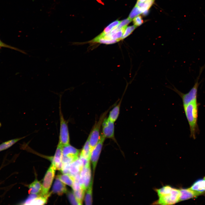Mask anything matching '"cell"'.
<instances>
[{
  "mask_svg": "<svg viewBox=\"0 0 205 205\" xmlns=\"http://www.w3.org/2000/svg\"><path fill=\"white\" fill-rule=\"evenodd\" d=\"M154 0H149L143 3L137 2L136 5L140 8L143 13L145 11H148L152 5Z\"/></svg>",
  "mask_w": 205,
  "mask_h": 205,
  "instance_id": "24",
  "label": "cell"
},
{
  "mask_svg": "<svg viewBox=\"0 0 205 205\" xmlns=\"http://www.w3.org/2000/svg\"><path fill=\"white\" fill-rule=\"evenodd\" d=\"M38 195L36 194H30L28 197L24 201L20 204L23 205H30L31 203Z\"/></svg>",
  "mask_w": 205,
  "mask_h": 205,
  "instance_id": "32",
  "label": "cell"
},
{
  "mask_svg": "<svg viewBox=\"0 0 205 205\" xmlns=\"http://www.w3.org/2000/svg\"><path fill=\"white\" fill-rule=\"evenodd\" d=\"M143 20L142 17L139 15L133 19V22L134 25L136 26H138L141 25L143 23Z\"/></svg>",
  "mask_w": 205,
  "mask_h": 205,
  "instance_id": "34",
  "label": "cell"
},
{
  "mask_svg": "<svg viewBox=\"0 0 205 205\" xmlns=\"http://www.w3.org/2000/svg\"><path fill=\"white\" fill-rule=\"evenodd\" d=\"M63 146L58 143L55 155L53 158L52 163L56 169L61 171L63 164L62 162L63 157L62 149Z\"/></svg>",
  "mask_w": 205,
  "mask_h": 205,
  "instance_id": "10",
  "label": "cell"
},
{
  "mask_svg": "<svg viewBox=\"0 0 205 205\" xmlns=\"http://www.w3.org/2000/svg\"><path fill=\"white\" fill-rule=\"evenodd\" d=\"M7 48L9 49L14 50H15L20 52L23 54H27L24 51L19 49L17 48L11 46L9 45H8L5 43L3 42L1 40H0V48Z\"/></svg>",
  "mask_w": 205,
  "mask_h": 205,
  "instance_id": "31",
  "label": "cell"
},
{
  "mask_svg": "<svg viewBox=\"0 0 205 205\" xmlns=\"http://www.w3.org/2000/svg\"><path fill=\"white\" fill-rule=\"evenodd\" d=\"M51 193H48L45 196L40 195L34 199L30 205H41L45 204L47 202L48 197L50 196Z\"/></svg>",
  "mask_w": 205,
  "mask_h": 205,
  "instance_id": "21",
  "label": "cell"
},
{
  "mask_svg": "<svg viewBox=\"0 0 205 205\" xmlns=\"http://www.w3.org/2000/svg\"><path fill=\"white\" fill-rule=\"evenodd\" d=\"M142 13L143 12L140 8L136 5L130 13L128 18L132 20L135 17Z\"/></svg>",
  "mask_w": 205,
  "mask_h": 205,
  "instance_id": "26",
  "label": "cell"
},
{
  "mask_svg": "<svg viewBox=\"0 0 205 205\" xmlns=\"http://www.w3.org/2000/svg\"><path fill=\"white\" fill-rule=\"evenodd\" d=\"M120 21L116 20L111 23L105 28L102 33L106 34L109 33L114 28L119 24Z\"/></svg>",
  "mask_w": 205,
  "mask_h": 205,
  "instance_id": "27",
  "label": "cell"
},
{
  "mask_svg": "<svg viewBox=\"0 0 205 205\" xmlns=\"http://www.w3.org/2000/svg\"><path fill=\"white\" fill-rule=\"evenodd\" d=\"M28 187L29 193L37 194L41 190L42 184L36 179L32 183L28 185Z\"/></svg>",
  "mask_w": 205,
  "mask_h": 205,
  "instance_id": "17",
  "label": "cell"
},
{
  "mask_svg": "<svg viewBox=\"0 0 205 205\" xmlns=\"http://www.w3.org/2000/svg\"><path fill=\"white\" fill-rule=\"evenodd\" d=\"M148 0H138L137 2H138L141 3H143Z\"/></svg>",
  "mask_w": 205,
  "mask_h": 205,
  "instance_id": "36",
  "label": "cell"
},
{
  "mask_svg": "<svg viewBox=\"0 0 205 205\" xmlns=\"http://www.w3.org/2000/svg\"><path fill=\"white\" fill-rule=\"evenodd\" d=\"M114 105L110 107L108 109L102 113L100 116L98 121H96L93 125L88 138L90 145L91 153L99 140L100 136V128L103 121L106 117L110 109Z\"/></svg>",
  "mask_w": 205,
  "mask_h": 205,
  "instance_id": "2",
  "label": "cell"
},
{
  "mask_svg": "<svg viewBox=\"0 0 205 205\" xmlns=\"http://www.w3.org/2000/svg\"><path fill=\"white\" fill-rule=\"evenodd\" d=\"M85 190L82 188L77 190H74L73 193L80 205L82 204Z\"/></svg>",
  "mask_w": 205,
  "mask_h": 205,
  "instance_id": "25",
  "label": "cell"
},
{
  "mask_svg": "<svg viewBox=\"0 0 205 205\" xmlns=\"http://www.w3.org/2000/svg\"><path fill=\"white\" fill-rule=\"evenodd\" d=\"M56 170V167L52 163L44 177L40 195L45 196L48 193L54 177Z\"/></svg>",
  "mask_w": 205,
  "mask_h": 205,
  "instance_id": "6",
  "label": "cell"
},
{
  "mask_svg": "<svg viewBox=\"0 0 205 205\" xmlns=\"http://www.w3.org/2000/svg\"><path fill=\"white\" fill-rule=\"evenodd\" d=\"M199 76L196 79L193 87L187 93L184 94L181 92L174 87L173 89H172L173 90L177 93L181 98L183 106L186 105L192 101L197 100L198 89L199 86Z\"/></svg>",
  "mask_w": 205,
  "mask_h": 205,
  "instance_id": "5",
  "label": "cell"
},
{
  "mask_svg": "<svg viewBox=\"0 0 205 205\" xmlns=\"http://www.w3.org/2000/svg\"><path fill=\"white\" fill-rule=\"evenodd\" d=\"M119 40H108L100 37L98 36L88 42L91 43H100L106 44H111L117 42Z\"/></svg>",
  "mask_w": 205,
  "mask_h": 205,
  "instance_id": "23",
  "label": "cell"
},
{
  "mask_svg": "<svg viewBox=\"0 0 205 205\" xmlns=\"http://www.w3.org/2000/svg\"><path fill=\"white\" fill-rule=\"evenodd\" d=\"M52 192L59 196L62 195L67 192L65 184L61 181L57 176L53 186Z\"/></svg>",
  "mask_w": 205,
  "mask_h": 205,
  "instance_id": "12",
  "label": "cell"
},
{
  "mask_svg": "<svg viewBox=\"0 0 205 205\" xmlns=\"http://www.w3.org/2000/svg\"><path fill=\"white\" fill-rule=\"evenodd\" d=\"M122 98L119 101L117 104H116L113 108L110 111L108 118L114 122L117 119L120 112V108Z\"/></svg>",
  "mask_w": 205,
  "mask_h": 205,
  "instance_id": "16",
  "label": "cell"
},
{
  "mask_svg": "<svg viewBox=\"0 0 205 205\" xmlns=\"http://www.w3.org/2000/svg\"><path fill=\"white\" fill-rule=\"evenodd\" d=\"M79 182L81 188L86 191L89 187L91 180V171L90 162L84 166L80 172Z\"/></svg>",
  "mask_w": 205,
  "mask_h": 205,
  "instance_id": "7",
  "label": "cell"
},
{
  "mask_svg": "<svg viewBox=\"0 0 205 205\" xmlns=\"http://www.w3.org/2000/svg\"><path fill=\"white\" fill-rule=\"evenodd\" d=\"M80 151L70 144L63 146L62 149L63 155L64 156L78 157Z\"/></svg>",
  "mask_w": 205,
  "mask_h": 205,
  "instance_id": "14",
  "label": "cell"
},
{
  "mask_svg": "<svg viewBox=\"0 0 205 205\" xmlns=\"http://www.w3.org/2000/svg\"><path fill=\"white\" fill-rule=\"evenodd\" d=\"M183 108L189 126L190 136L195 138L198 131L197 124L198 105L197 100L191 102L183 106Z\"/></svg>",
  "mask_w": 205,
  "mask_h": 205,
  "instance_id": "1",
  "label": "cell"
},
{
  "mask_svg": "<svg viewBox=\"0 0 205 205\" xmlns=\"http://www.w3.org/2000/svg\"><path fill=\"white\" fill-rule=\"evenodd\" d=\"M67 196L69 201L72 204L80 205L76 198L73 192H68Z\"/></svg>",
  "mask_w": 205,
  "mask_h": 205,
  "instance_id": "30",
  "label": "cell"
},
{
  "mask_svg": "<svg viewBox=\"0 0 205 205\" xmlns=\"http://www.w3.org/2000/svg\"><path fill=\"white\" fill-rule=\"evenodd\" d=\"M180 201L196 198L202 194L200 193L192 190L189 188H182L180 189Z\"/></svg>",
  "mask_w": 205,
  "mask_h": 205,
  "instance_id": "11",
  "label": "cell"
},
{
  "mask_svg": "<svg viewBox=\"0 0 205 205\" xmlns=\"http://www.w3.org/2000/svg\"><path fill=\"white\" fill-rule=\"evenodd\" d=\"M60 131L59 143L64 146L69 144L70 137L68 122L64 118L61 108V98L59 105Z\"/></svg>",
  "mask_w": 205,
  "mask_h": 205,
  "instance_id": "3",
  "label": "cell"
},
{
  "mask_svg": "<svg viewBox=\"0 0 205 205\" xmlns=\"http://www.w3.org/2000/svg\"><path fill=\"white\" fill-rule=\"evenodd\" d=\"M25 137L26 136H24L16 138L2 143L0 144V152L9 148L17 142Z\"/></svg>",
  "mask_w": 205,
  "mask_h": 205,
  "instance_id": "20",
  "label": "cell"
},
{
  "mask_svg": "<svg viewBox=\"0 0 205 205\" xmlns=\"http://www.w3.org/2000/svg\"><path fill=\"white\" fill-rule=\"evenodd\" d=\"M83 167L81 160L78 158L69 164V174L74 177L80 172Z\"/></svg>",
  "mask_w": 205,
  "mask_h": 205,
  "instance_id": "13",
  "label": "cell"
},
{
  "mask_svg": "<svg viewBox=\"0 0 205 205\" xmlns=\"http://www.w3.org/2000/svg\"><path fill=\"white\" fill-rule=\"evenodd\" d=\"M93 183V180H92L89 187L87 189L85 198V201L86 205H91L92 203Z\"/></svg>",
  "mask_w": 205,
  "mask_h": 205,
  "instance_id": "22",
  "label": "cell"
},
{
  "mask_svg": "<svg viewBox=\"0 0 205 205\" xmlns=\"http://www.w3.org/2000/svg\"><path fill=\"white\" fill-rule=\"evenodd\" d=\"M180 190L173 188L170 192L159 196L154 204L172 205L180 201Z\"/></svg>",
  "mask_w": 205,
  "mask_h": 205,
  "instance_id": "4",
  "label": "cell"
},
{
  "mask_svg": "<svg viewBox=\"0 0 205 205\" xmlns=\"http://www.w3.org/2000/svg\"><path fill=\"white\" fill-rule=\"evenodd\" d=\"M134 25L127 26L121 38L123 40L130 35L136 28Z\"/></svg>",
  "mask_w": 205,
  "mask_h": 205,
  "instance_id": "28",
  "label": "cell"
},
{
  "mask_svg": "<svg viewBox=\"0 0 205 205\" xmlns=\"http://www.w3.org/2000/svg\"><path fill=\"white\" fill-rule=\"evenodd\" d=\"M57 176L64 183L71 187L75 181L74 177L69 173L63 174Z\"/></svg>",
  "mask_w": 205,
  "mask_h": 205,
  "instance_id": "18",
  "label": "cell"
},
{
  "mask_svg": "<svg viewBox=\"0 0 205 205\" xmlns=\"http://www.w3.org/2000/svg\"><path fill=\"white\" fill-rule=\"evenodd\" d=\"M91 155L90 145L88 139L87 138L81 151L80 156L83 157L90 161Z\"/></svg>",
  "mask_w": 205,
  "mask_h": 205,
  "instance_id": "19",
  "label": "cell"
},
{
  "mask_svg": "<svg viewBox=\"0 0 205 205\" xmlns=\"http://www.w3.org/2000/svg\"><path fill=\"white\" fill-rule=\"evenodd\" d=\"M105 138L101 134L98 142L91 153L90 159L94 172L95 171Z\"/></svg>",
  "mask_w": 205,
  "mask_h": 205,
  "instance_id": "9",
  "label": "cell"
},
{
  "mask_svg": "<svg viewBox=\"0 0 205 205\" xmlns=\"http://www.w3.org/2000/svg\"><path fill=\"white\" fill-rule=\"evenodd\" d=\"M102 134L105 138L115 140L114 137V122L109 120L106 117L102 124Z\"/></svg>",
  "mask_w": 205,
  "mask_h": 205,
  "instance_id": "8",
  "label": "cell"
},
{
  "mask_svg": "<svg viewBox=\"0 0 205 205\" xmlns=\"http://www.w3.org/2000/svg\"><path fill=\"white\" fill-rule=\"evenodd\" d=\"M78 157L63 156L62 162L63 164H70L78 159Z\"/></svg>",
  "mask_w": 205,
  "mask_h": 205,
  "instance_id": "29",
  "label": "cell"
},
{
  "mask_svg": "<svg viewBox=\"0 0 205 205\" xmlns=\"http://www.w3.org/2000/svg\"><path fill=\"white\" fill-rule=\"evenodd\" d=\"M189 188L203 194L205 191V177L196 181Z\"/></svg>",
  "mask_w": 205,
  "mask_h": 205,
  "instance_id": "15",
  "label": "cell"
},
{
  "mask_svg": "<svg viewBox=\"0 0 205 205\" xmlns=\"http://www.w3.org/2000/svg\"><path fill=\"white\" fill-rule=\"evenodd\" d=\"M131 21L132 20L129 18L124 19L120 21L119 24L116 26V27L118 29H120L122 28L127 26Z\"/></svg>",
  "mask_w": 205,
  "mask_h": 205,
  "instance_id": "33",
  "label": "cell"
},
{
  "mask_svg": "<svg viewBox=\"0 0 205 205\" xmlns=\"http://www.w3.org/2000/svg\"><path fill=\"white\" fill-rule=\"evenodd\" d=\"M71 187L73 191L77 190L81 188L79 181L76 180H75Z\"/></svg>",
  "mask_w": 205,
  "mask_h": 205,
  "instance_id": "35",
  "label": "cell"
}]
</instances>
